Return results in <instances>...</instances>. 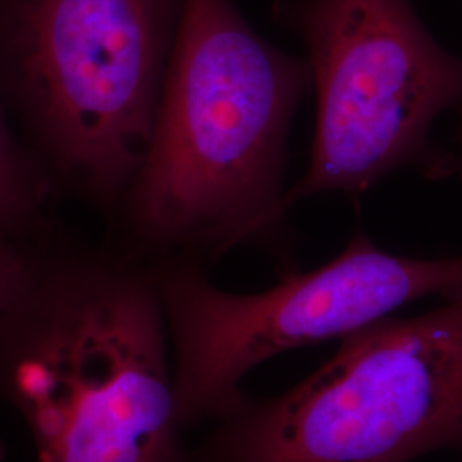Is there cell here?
I'll return each instance as SVG.
<instances>
[{
    "instance_id": "obj_1",
    "label": "cell",
    "mask_w": 462,
    "mask_h": 462,
    "mask_svg": "<svg viewBox=\"0 0 462 462\" xmlns=\"http://www.w3.org/2000/svg\"><path fill=\"white\" fill-rule=\"evenodd\" d=\"M310 91L307 60L267 43L233 0H183L148 151L106 244L151 269L252 247L280 276L298 271L286 166Z\"/></svg>"
},
{
    "instance_id": "obj_2",
    "label": "cell",
    "mask_w": 462,
    "mask_h": 462,
    "mask_svg": "<svg viewBox=\"0 0 462 462\" xmlns=\"http://www.w3.org/2000/svg\"><path fill=\"white\" fill-rule=\"evenodd\" d=\"M0 397L40 462H194L154 271L60 230L0 319Z\"/></svg>"
},
{
    "instance_id": "obj_3",
    "label": "cell",
    "mask_w": 462,
    "mask_h": 462,
    "mask_svg": "<svg viewBox=\"0 0 462 462\" xmlns=\"http://www.w3.org/2000/svg\"><path fill=\"white\" fill-rule=\"evenodd\" d=\"M183 0H0V97L55 199L108 221L148 151Z\"/></svg>"
},
{
    "instance_id": "obj_4",
    "label": "cell",
    "mask_w": 462,
    "mask_h": 462,
    "mask_svg": "<svg viewBox=\"0 0 462 462\" xmlns=\"http://www.w3.org/2000/svg\"><path fill=\"white\" fill-rule=\"evenodd\" d=\"M462 456V293L341 339L310 377L244 396L194 462H413Z\"/></svg>"
},
{
    "instance_id": "obj_5",
    "label": "cell",
    "mask_w": 462,
    "mask_h": 462,
    "mask_svg": "<svg viewBox=\"0 0 462 462\" xmlns=\"http://www.w3.org/2000/svg\"><path fill=\"white\" fill-rule=\"evenodd\" d=\"M300 36L317 99L314 141L290 209L322 194L358 198L402 168L430 179L459 170L431 141L462 108V59L442 49L408 0H280Z\"/></svg>"
},
{
    "instance_id": "obj_6",
    "label": "cell",
    "mask_w": 462,
    "mask_h": 462,
    "mask_svg": "<svg viewBox=\"0 0 462 462\" xmlns=\"http://www.w3.org/2000/svg\"><path fill=\"white\" fill-rule=\"evenodd\" d=\"M154 276L175 353L177 414L189 427L233 411L242 379L276 355L343 339L423 298L459 295L462 255H397L358 230L328 264L284 274L261 293L223 291L200 265H163Z\"/></svg>"
},
{
    "instance_id": "obj_7",
    "label": "cell",
    "mask_w": 462,
    "mask_h": 462,
    "mask_svg": "<svg viewBox=\"0 0 462 462\" xmlns=\"http://www.w3.org/2000/svg\"><path fill=\"white\" fill-rule=\"evenodd\" d=\"M53 200L0 97V235L24 244L47 242L60 231Z\"/></svg>"
},
{
    "instance_id": "obj_8",
    "label": "cell",
    "mask_w": 462,
    "mask_h": 462,
    "mask_svg": "<svg viewBox=\"0 0 462 462\" xmlns=\"http://www.w3.org/2000/svg\"><path fill=\"white\" fill-rule=\"evenodd\" d=\"M42 244H24L0 235V319L30 280L34 257Z\"/></svg>"
},
{
    "instance_id": "obj_9",
    "label": "cell",
    "mask_w": 462,
    "mask_h": 462,
    "mask_svg": "<svg viewBox=\"0 0 462 462\" xmlns=\"http://www.w3.org/2000/svg\"><path fill=\"white\" fill-rule=\"evenodd\" d=\"M459 114H461V125H459V134H457V143H459V154H456L457 156V163H459V173H461L462 177V108L459 110Z\"/></svg>"
},
{
    "instance_id": "obj_10",
    "label": "cell",
    "mask_w": 462,
    "mask_h": 462,
    "mask_svg": "<svg viewBox=\"0 0 462 462\" xmlns=\"http://www.w3.org/2000/svg\"><path fill=\"white\" fill-rule=\"evenodd\" d=\"M2 459H4V448L0 446V462H2Z\"/></svg>"
}]
</instances>
